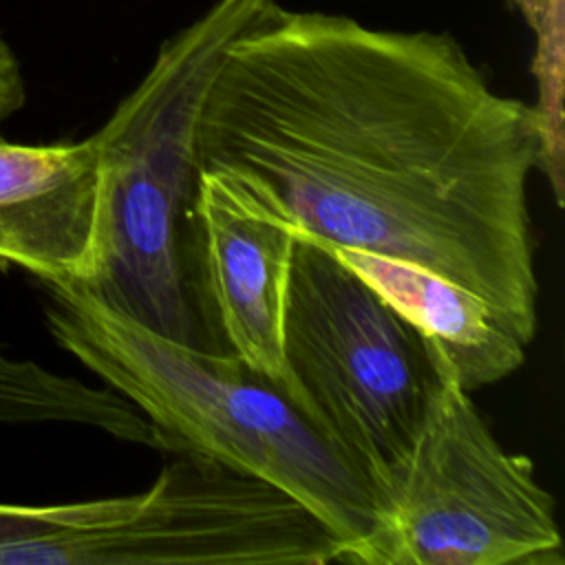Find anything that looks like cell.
Listing matches in <instances>:
<instances>
[{"label": "cell", "instance_id": "5", "mask_svg": "<svg viewBox=\"0 0 565 565\" xmlns=\"http://www.w3.org/2000/svg\"><path fill=\"white\" fill-rule=\"evenodd\" d=\"M563 536L534 463L508 452L441 358V380L384 488L373 565H561Z\"/></svg>", "mask_w": 565, "mask_h": 565}, {"label": "cell", "instance_id": "3", "mask_svg": "<svg viewBox=\"0 0 565 565\" xmlns=\"http://www.w3.org/2000/svg\"><path fill=\"white\" fill-rule=\"evenodd\" d=\"M274 4L214 0L159 46L93 135L104 170L102 243L93 280L77 287L166 338L216 353L196 287V124L223 51Z\"/></svg>", "mask_w": 565, "mask_h": 565}, {"label": "cell", "instance_id": "7", "mask_svg": "<svg viewBox=\"0 0 565 565\" xmlns=\"http://www.w3.org/2000/svg\"><path fill=\"white\" fill-rule=\"evenodd\" d=\"M102 214L104 170L93 135L57 143L0 137V265L42 285H88Z\"/></svg>", "mask_w": 565, "mask_h": 565}, {"label": "cell", "instance_id": "2", "mask_svg": "<svg viewBox=\"0 0 565 565\" xmlns=\"http://www.w3.org/2000/svg\"><path fill=\"white\" fill-rule=\"evenodd\" d=\"M51 338L154 428L161 450L258 477L307 505L340 541V563L373 565L377 488L289 393L234 353L166 338L77 285H42Z\"/></svg>", "mask_w": 565, "mask_h": 565}, {"label": "cell", "instance_id": "1", "mask_svg": "<svg viewBox=\"0 0 565 565\" xmlns=\"http://www.w3.org/2000/svg\"><path fill=\"white\" fill-rule=\"evenodd\" d=\"M196 161L232 205L419 265L534 340L536 110L497 93L450 33L276 2L223 51Z\"/></svg>", "mask_w": 565, "mask_h": 565}, {"label": "cell", "instance_id": "10", "mask_svg": "<svg viewBox=\"0 0 565 565\" xmlns=\"http://www.w3.org/2000/svg\"><path fill=\"white\" fill-rule=\"evenodd\" d=\"M38 424L88 426L161 450L152 424L117 391L53 371L0 342V426Z\"/></svg>", "mask_w": 565, "mask_h": 565}, {"label": "cell", "instance_id": "6", "mask_svg": "<svg viewBox=\"0 0 565 565\" xmlns=\"http://www.w3.org/2000/svg\"><path fill=\"white\" fill-rule=\"evenodd\" d=\"M331 530L285 490L177 455L139 494L84 501L53 534L0 547V565H324Z\"/></svg>", "mask_w": 565, "mask_h": 565}, {"label": "cell", "instance_id": "8", "mask_svg": "<svg viewBox=\"0 0 565 565\" xmlns=\"http://www.w3.org/2000/svg\"><path fill=\"white\" fill-rule=\"evenodd\" d=\"M196 287L221 353L282 386V320L296 232L232 205L199 174Z\"/></svg>", "mask_w": 565, "mask_h": 565}, {"label": "cell", "instance_id": "11", "mask_svg": "<svg viewBox=\"0 0 565 565\" xmlns=\"http://www.w3.org/2000/svg\"><path fill=\"white\" fill-rule=\"evenodd\" d=\"M82 514V501L71 503H2L0 501V547L35 536L53 534L73 525Z\"/></svg>", "mask_w": 565, "mask_h": 565}, {"label": "cell", "instance_id": "12", "mask_svg": "<svg viewBox=\"0 0 565 565\" xmlns=\"http://www.w3.org/2000/svg\"><path fill=\"white\" fill-rule=\"evenodd\" d=\"M26 104V82L20 60L0 33V126Z\"/></svg>", "mask_w": 565, "mask_h": 565}, {"label": "cell", "instance_id": "4", "mask_svg": "<svg viewBox=\"0 0 565 565\" xmlns=\"http://www.w3.org/2000/svg\"><path fill=\"white\" fill-rule=\"evenodd\" d=\"M441 380L433 342L320 238L296 232L282 388L377 488L411 450Z\"/></svg>", "mask_w": 565, "mask_h": 565}, {"label": "cell", "instance_id": "9", "mask_svg": "<svg viewBox=\"0 0 565 565\" xmlns=\"http://www.w3.org/2000/svg\"><path fill=\"white\" fill-rule=\"evenodd\" d=\"M327 247L433 342L468 393L512 375L525 362L527 344L472 291L406 260Z\"/></svg>", "mask_w": 565, "mask_h": 565}]
</instances>
